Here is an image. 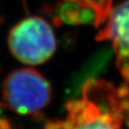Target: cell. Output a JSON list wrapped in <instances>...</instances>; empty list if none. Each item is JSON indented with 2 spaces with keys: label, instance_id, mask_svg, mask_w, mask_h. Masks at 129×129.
<instances>
[{
  "label": "cell",
  "instance_id": "9c48e42d",
  "mask_svg": "<svg viewBox=\"0 0 129 129\" xmlns=\"http://www.w3.org/2000/svg\"><path fill=\"white\" fill-rule=\"evenodd\" d=\"M0 129H13V127L10 124L9 120L5 118L0 119Z\"/></svg>",
  "mask_w": 129,
  "mask_h": 129
},
{
  "label": "cell",
  "instance_id": "52a82bcc",
  "mask_svg": "<svg viewBox=\"0 0 129 129\" xmlns=\"http://www.w3.org/2000/svg\"><path fill=\"white\" fill-rule=\"evenodd\" d=\"M117 95L120 100L123 99H129V86L128 85H121L118 90H117Z\"/></svg>",
  "mask_w": 129,
  "mask_h": 129
},
{
  "label": "cell",
  "instance_id": "ba28073f",
  "mask_svg": "<svg viewBox=\"0 0 129 129\" xmlns=\"http://www.w3.org/2000/svg\"><path fill=\"white\" fill-rule=\"evenodd\" d=\"M45 129H63V122L60 120H49L45 124Z\"/></svg>",
  "mask_w": 129,
  "mask_h": 129
},
{
  "label": "cell",
  "instance_id": "3957f363",
  "mask_svg": "<svg viewBox=\"0 0 129 129\" xmlns=\"http://www.w3.org/2000/svg\"><path fill=\"white\" fill-rule=\"evenodd\" d=\"M3 99L11 110L20 115L36 114L51 101V84L36 70H14L5 78Z\"/></svg>",
  "mask_w": 129,
  "mask_h": 129
},
{
  "label": "cell",
  "instance_id": "6da1fadb",
  "mask_svg": "<svg viewBox=\"0 0 129 129\" xmlns=\"http://www.w3.org/2000/svg\"><path fill=\"white\" fill-rule=\"evenodd\" d=\"M83 100L66 104L67 119L63 129H120L124 119L120 99L111 83L87 80L82 90Z\"/></svg>",
  "mask_w": 129,
  "mask_h": 129
},
{
  "label": "cell",
  "instance_id": "5b68a950",
  "mask_svg": "<svg viewBox=\"0 0 129 129\" xmlns=\"http://www.w3.org/2000/svg\"><path fill=\"white\" fill-rule=\"evenodd\" d=\"M76 3L83 9L92 12L96 16V26L105 23L111 9L113 8V0H68Z\"/></svg>",
  "mask_w": 129,
  "mask_h": 129
},
{
  "label": "cell",
  "instance_id": "8992f818",
  "mask_svg": "<svg viewBox=\"0 0 129 129\" xmlns=\"http://www.w3.org/2000/svg\"><path fill=\"white\" fill-rule=\"evenodd\" d=\"M117 65L120 68L121 76L123 77L124 80L129 83V62H120V63H117Z\"/></svg>",
  "mask_w": 129,
  "mask_h": 129
},
{
  "label": "cell",
  "instance_id": "30bf717a",
  "mask_svg": "<svg viewBox=\"0 0 129 129\" xmlns=\"http://www.w3.org/2000/svg\"><path fill=\"white\" fill-rule=\"evenodd\" d=\"M123 120H125V121H126V124H127V126H128V128H129V107L127 108V110L125 111L124 119H123Z\"/></svg>",
  "mask_w": 129,
  "mask_h": 129
},
{
  "label": "cell",
  "instance_id": "277c9868",
  "mask_svg": "<svg viewBox=\"0 0 129 129\" xmlns=\"http://www.w3.org/2000/svg\"><path fill=\"white\" fill-rule=\"evenodd\" d=\"M105 23L97 39L112 41L118 55L117 63L129 62V0L112 8Z\"/></svg>",
  "mask_w": 129,
  "mask_h": 129
},
{
  "label": "cell",
  "instance_id": "8fae6325",
  "mask_svg": "<svg viewBox=\"0 0 129 129\" xmlns=\"http://www.w3.org/2000/svg\"><path fill=\"white\" fill-rule=\"evenodd\" d=\"M0 107H2V104H1V103H0Z\"/></svg>",
  "mask_w": 129,
  "mask_h": 129
},
{
  "label": "cell",
  "instance_id": "7a4b0ae2",
  "mask_svg": "<svg viewBox=\"0 0 129 129\" xmlns=\"http://www.w3.org/2000/svg\"><path fill=\"white\" fill-rule=\"evenodd\" d=\"M8 43L14 56L28 65L45 62L55 51V37L49 23L41 17L31 16L14 25Z\"/></svg>",
  "mask_w": 129,
  "mask_h": 129
}]
</instances>
